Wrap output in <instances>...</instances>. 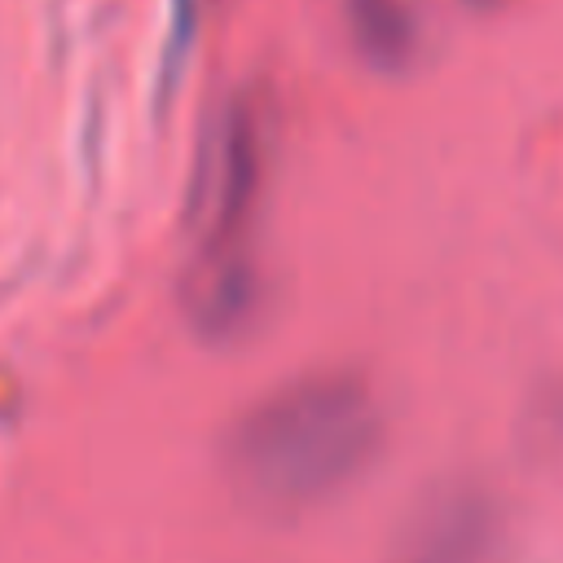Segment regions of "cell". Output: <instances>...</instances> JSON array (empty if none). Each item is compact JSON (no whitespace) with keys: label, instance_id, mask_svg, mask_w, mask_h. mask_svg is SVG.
Listing matches in <instances>:
<instances>
[{"label":"cell","instance_id":"cell-3","mask_svg":"<svg viewBox=\"0 0 563 563\" xmlns=\"http://www.w3.org/2000/svg\"><path fill=\"white\" fill-rule=\"evenodd\" d=\"M501 506L475 484L435 488L405 523L387 563H501Z\"/></svg>","mask_w":563,"mask_h":563},{"label":"cell","instance_id":"cell-6","mask_svg":"<svg viewBox=\"0 0 563 563\" xmlns=\"http://www.w3.org/2000/svg\"><path fill=\"white\" fill-rule=\"evenodd\" d=\"M207 4L211 0H167V40H163V97H172L180 88V70L198 44V31H202V18H207Z\"/></svg>","mask_w":563,"mask_h":563},{"label":"cell","instance_id":"cell-5","mask_svg":"<svg viewBox=\"0 0 563 563\" xmlns=\"http://www.w3.org/2000/svg\"><path fill=\"white\" fill-rule=\"evenodd\" d=\"M356 57L369 70L400 75L418 53V18L409 0H339Z\"/></svg>","mask_w":563,"mask_h":563},{"label":"cell","instance_id":"cell-1","mask_svg":"<svg viewBox=\"0 0 563 563\" xmlns=\"http://www.w3.org/2000/svg\"><path fill=\"white\" fill-rule=\"evenodd\" d=\"M383 405L361 374L317 369L251 400L224 431V471L260 510H312L383 453Z\"/></svg>","mask_w":563,"mask_h":563},{"label":"cell","instance_id":"cell-2","mask_svg":"<svg viewBox=\"0 0 563 563\" xmlns=\"http://www.w3.org/2000/svg\"><path fill=\"white\" fill-rule=\"evenodd\" d=\"M268 185V119L255 92L224 97L194 145L189 238L194 255H251V224Z\"/></svg>","mask_w":563,"mask_h":563},{"label":"cell","instance_id":"cell-7","mask_svg":"<svg viewBox=\"0 0 563 563\" xmlns=\"http://www.w3.org/2000/svg\"><path fill=\"white\" fill-rule=\"evenodd\" d=\"M471 9H493V4H501V0H466Z\"/></svg>","mask_w":563,"mask_h":563},{"label":"cell","instance_id":"cell-4","mask_svg":"<svg viewBox=\"0 0 563 563\" xmlns=\"http://www.w3.org/2000/svg\"><path fill=\"white\" fill-rule=\"evenodd\" d=\"M180 308L198 339L238 343L264 308V277L251 255H194L180 282Z\"/></svg>","mask_w":563,"mask_h":563}]
</instances>
